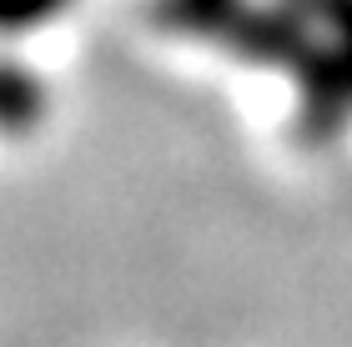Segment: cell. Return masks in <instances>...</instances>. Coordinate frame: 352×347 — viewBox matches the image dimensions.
I'll return each mask as SVG.
<instances>
[{"label": "cell", "instance_id": "cell-1", "mask_svg": "<svg viewBox=\"0 0 352 347\" xmlns=\"http://www.w3.org/2000/svg\"><path fill=\"white\" fill-rule=\"evenodd\" d=\"M45 101L51 96H45L41 71L25 66V60L6 45V51H0V136H21L30 126H41Z\"/></svg>", "mask_w": 352, "mask_h": 347}, {"label": "cell", "instance_id": "cell-2", "mask_svg": "<svg viewBox=\"0 0 352 347\" xmlns=\"http://www.w3.org/2000/svg\"><path fill=\"white\" fill-rule=\"evenodd\" d=\"M76 0H0V41H25L36 30H51Z\"/></svg>", "mask_w": 352, "mask_h": 347}]
</instances>
